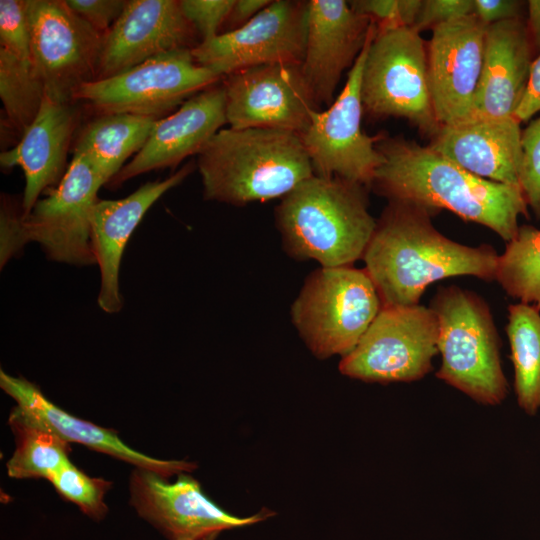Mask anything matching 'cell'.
Wrapping results in <instances>:
<instances>
[{
    "label": "cell",
    "instance_id": "6da1fadb",
    "mask_svg": "<svg viewBox=\"0 0 540 540\" xmlns=\"http://www.w3.org/2000/svg\"><path fill=\"white\" fill-rule=\"evenodd\" d=\"M431 214L415 204L390 201L377 220L362 259L382 306L419 304L429 285L446 278L495 280L496 250L449 239L433 226Z\"/></svg>",
    "mask_w": 540,
    "mask_h": 540
},
{
    "label": "cell",
    "instance_id": "7a4b0ae2",
    "mask_svg": "<svg viewBox=\"0 0 540 540\" xmlns=\"http://www.w3.org/2000/svg\"><path fill=\"white\" fill-rule=\"evenodd\" d=\"M384 161L373 182L389 201L423 207L432 213L447 209L481 224L509 242L517 234L528 205L519 186L481 178L437 153L404 139L377 143Z\"/></svg>",
    "mask_w": 540,
    "mask_h": 540
},
{
    "label": "cell",
    "instance_id": "3957f363",
    "mask_svg": "<svg viewBox=\"0 0 540 540\" xmlns=\"http://www.w3.org/2000/svg\"><path fill=\"white\" fill-rule=\"evenodd\" d=\"M203 196L235 206L284 197L314 175L300 135L279 129H220L197 155Z\"/></svg>",
    "mask_w": 540,
    "mask_h": 540
},
{
    "label": "cell",
    "instance_id": "277c9868",
    "mask_svg": "<svg viewBox=\"0 0 540 540\" xmlns=\"http://www.w3.org/2000/svg\"><path fill=\"white\" fill-rule=\"evenodd\" d=\"M275 220L287 254L321 267L351 266L363 258L377 224L364 186L315 174L282 198Z\"/></svg>",
    "mask_w": 540,
    "mask_h": 540
},
{
    "label": "cell",
    "instance_id": "5b68a950",
    "mask_svg": "<svg viewBox=\"0 0 540 540\" xmlns=\"http://www.w3.org/2000/svg\"><path fill=\"white\" fill-rule=\"evenodd\" d=\"M439 326L441 367L436 376L484 405H498L508 394L500 360V339L490 308L473 291L438 288L430 306Z\"/></svg>",
    "mask_w": 540,
    "mask_h": 540
},
{
    "label": "cell",
    "instance_id": "8992f818",
    "mask_svg": "<svg viewBox=\"0 0 540 540\" xmlns=\"http://www.w3.org/2000/svg\"><path fill=\"white\" fill-rule=\"evenodd\" d=\"M381 308L380 296L365 269L321 267L306 278L292 304L291 319L315 357H344Z\"/></svg>",
    "mask_w": 540,
    "mask_h": 540
},
{
    "label": "cell",
    "instance_id": "52a82bcc",
    "mask_svg": "<svg viewBox=\"0 0 540 540\" xmlns=\"http://www.w3.org/2000/svg\"><path fill=\"white\" fill-rule=\"evenodd\" d=\"M361 97L363 109L373 116L405 118L432 136L439 131L420 32L408 26L376 27L364 63Z\"/></svg>",
    "mask_w": 540,
    "mask_h": 540
},
{
    "label": "cell",
    "instance_id": "ba28073f",
    "mask_svg": "<svg viewBox=\"0 0 540 540\" xmlns=\"http://www.w3.org/2000/svg\"><path fill=\"white\" fill-rule=\"evenodd\" d=\"M439 326L430 307L382 306L356 347L339 363L341 374L371 383L425 377L438 353Z\"/></svg>",
    "mask_w": 540,
    "mask_h": 540
},
{
    "label": "cell",
    "instance_id": "9c48e42d",
    "mask_svg": "<svg viewBox=\"0 0 540 540\" xmlns=\"http://www.w3.org/2000/svg\"><path fill=\"white\" fill-rule=\"evenodd\" d=\"M222 77L199 65L191 48L154 56L126 71L83 85L75 101L99 114L129 113L162 118Z\"/></svg>",
    "mask_w": 540,
    "mask_h": 540
},
{
    "label": "cell",
    "instance_id": "30bf717a",
    "mask_svg": "<svg viewBox=\"0 0 540 540\" xmlns=\"http://www.w3.org/2000/svg\"><path fill=\"white\" fill-rule=\"evenodd\" d=\"M25 17L45 97L76 103L79 89L97 78L103 35L65 0H25Z\"/></svg>",
    "mask_w": 540,
    "mask_h": 540
},
{
    "label": "cell",
    "instance_id": "8fae6325",
    "mask_svg": "<svg viewBox=\"0 0 540 540\" xmlns=\"http://www.w3.org/2000/svg\"><path fill=\"white\" fill-rule=\"evenodd\" d=\"M375 32L373 22L341 93L326 110L311 113L310 124L300 136L315 175L338 177L362 186L371 185L384 161L377 148L378 138L368 136L361 128L364 110L362 74Z\"/></svg>",
    "mask_w": 540,
    "mask_h": 540
},
{
    "label": "cell",
    "instance_id": "7c38bea8",
    "mask_svg": "<svg viewBox=\"0 0 540 540\" xmlns=\"http://www.w3.org/2000/svg\"><path fill=\"white\" fill-rule=\"evenodd\" d=\"M105 185L90 161L73 154L68 169L47 196L23 214L25 242L40 244L47 258L77 266L96 264L91 244L92 213Z\"/></svg>",
    "mask_w": 540,
    "mask_h": 540
},
{
    "label": "cell",
    "instance_id": "4fadbf2b",
    "mask_svg": "<svg viewBox=\"0 0 540 540\" xmlns=\"http://www.w3.org/2000/svg\"><path fill=\"white\" fill-rule=\"evenodd\" d=\"M307 21L308 1H271L244 25L198 43L192 54L221 77L260 65H301Z\"/></svg>",
    "mask_w": 540,
    "mask_h": 540
},
{
    "label": "cell",
    "instance_id": "5bb4252c",
    "mask_svg": "<svg viewBox=\"0 0 540 540\" xmlns=\"http://www.w3.org/2000/svg\"><path fill=\"white\" fill-rule=\"evenodd\" d=\"M130 504L167 540H204L274 515L263 509L250 516H235L210 500L188 473L170 482L154 471L137 467L130 477Z\"/></svg>",
    "mask_w": 540,
    "mask_h": 540
},
{
    "label": "cell",
    "instance_id": "9a60e30c",
    "mask_svg": "<svg viewBox=\"0 0 540 540\" xmlns=\"http://www.w3.org/2000/svg\"><path fill=\"white\" fill-rule=\"evenodd\" d=\"M227 124L233 129L270 128L302 135L320 108L301 65L267 64L225 76Z\"/></svg>",
    "mask_w": 540,
    "mask_h": 540
},
{
    "label": "cell",
    "instance_id": "2e32d148",
    "mask_svg": "<svg viewBox=\"0 0 540 540\" xmlns=\"http://www.w3.org/2000/svg\"><path fill=\"white\" fill-rule=\"evenodd\" d=\"M485 30L474 14L432 29L427 51L428 79L440 127L471 117L482 69Z\"/></svg>",
    "mask_w": 540,
    "mask_h": 540
},
{
    "label": "cell",
    "instance_id": "e0dca14e",
    "mask_svg": "<svg viewBox=\"0 0 540 540\" xmlns=\"http://www.w3.org/2000/svg\"><path fill=\"white\" fill-rule=\"evenodd\" d=\"M195 29L176 0H127L103 35L97 78L105 79L177 49L194 48Z\"/></svg>",
    "mask_w": 540,
    "mask_h": 540
},
{
    "label": "cell",
    "instance_id": "ac0fdd59",
    "mask_svg": "<svg viewBox=\"0 0 540 540\" xmlns=\"http://www.w3.org/2000/svg\"><path fill=\"white\" fill-rule=\"evenodd\" d=\"M372 21L344 0L308 1L303 76L316 104L330 106L345 69L362 51Z\"/></svg>",
    "mask_w": 540,
    "mask_h": 540
},
{
    "label": "cell",
    "instance_id": "d6986e66",
    "mask_svg": "<svg viewBox=\"0 0 540 540\" xmlns=\"http://www.w3.org/2000/svg\"><path fill=\"white\" fill-rule=\"evenodd\" d=\"M227 123L222 86H211L186 100L175 112L154 123L142 149L109 182L116 188L138 175L175 168L185 158L198 155Z\"/></svg>",
    "mask_w": 540,
    "mask_h": 540
},
{
    "label": "cell",
    "instance_id": "ffe728a7",
    "mask_svg": "<svg viewBox=\"0 0 540 540\" xmlns=\"http://www.w3.org/2000/svg\"><path fill=\"white\" fill-rule=\"evenodd\" d=\"M188 163L163 180L147 182L132 194L117 200H98L91 220V244L100 270L97 303L104 312L121 310L119 271L126 244L149 208L168 190L179 185L192 171Z\"/></svg>",
    "mask_w": 540,
    "mask_h": 540
},
{
    "label": "cell",
    "instance_id": "44dd1931",
    "mask_svg": "<svg viewBox=\"0 0 540 540\" xmlns=\"http://www.w3.org/2000/svg\"><path fill=\"white\" fill-rule=\"evenodd\" d=\"M76 103L61 104L45 97L19 142L1 153L3 168L19 166L24 172V215L44 191L60 183L68 169L67 154L80 118Z\"/></svg>",
    "mask_w": 540,
    "mask_h": 540
},
{
    "label": "cell",
    "instance_id": "7402d4cb",
    "mask_svg": "<svg viewBox=\"0 0 540 540\" xmlns=\"http://www.w3.org/2000/svg\"><path fill=\"white\" fill-rule=\"evenodd\" d=\"M429 147L476 176L519 186L522 131L515 116L441 126Z\"/></svg>",
    "mask_w": 540,
    "mask_h": 540
},
{
    "label": "cell",
    "instance_id": "603a6c76",
    "mask_svg": "<svg viewBox=\"0 0 540 540\" xmlns=\"http://www.w3.org/2000/svg\"><path fill=\"white\" fill-rule=\"evenodd\" d=\"M532 51L526 24L520 18L486 26L470 119L515 116L528 85Z\"/></svg>",
    "mask_w": 540,
    "mask_h": 540
},
{
    "label": "cell",
    "instance_id": "cb8c5ba5",
    "mask_svg": "<svg viewBox=\"0 0 540 540\" xmlns=\"http://www.w3.org/2000/svg\"><path fill=\"white\" fill-rule=\"evenodd\" d=\"M0 387L15 400L17 406L31 413L69 443L82 444L137 468L154 471L167 479L181 473H190L197 468L194 462L161 460L134 450L122 442L113 430L80 419L56 406L37 385L21 376H11L1 369Z\"/></svg>",
    "mask_w": 540,
    "mask_h": 540
},
{
    "label": "cell",
    "instance_id": "d4e9b609",
    "mask_svg": "<svg viewBox=\"0 0 540 540\" xmlns=\"http://www.w3.org/2000/svg\"><path fill=\"white\" fill-rule=\"evenodd\" d=\"M0 97L9 126L21 138L45 98L31 50L25 0L0 1Z\"/></svg>",
    "mask_w": 540,
    "mask_h": 540
},
{
    "label": "cell",
    "instance_id": "484cf974",
    "mask_svg": "<svg viewBox=\"0 0 540 540\" xmlns=\"http://www.w3.org/2000/svg\"><path fill=\"white\" fill-rule=\"evenodd\" d=\"M156 120L129 113L100 114L79 133L73 154L86 157L107 184L142 149Z\"/></svg>",
    "mask_w": 540,
    "mask_h": 540
},
{
    "label": "cell",
    "instance_id": "4316f807",
    "mask_svg": "<svg viewBox=\"0 0 540 540\" xmlns=\"http://www.w3.org/2000/svg\"><path fill=\"white\" fill-rule=\"evenodd\" d=\"M16 448L6 464L14 479L50 480L69 460V442L51 431L35 416L15 406L8 419Z\"/></svg>",
    "mask_w": 540,
    "mask_h": 540
},
{
    "label": "cell",
    "instance_id": "83f0119b",
    "mask_svg": "<svg viewBox=\"0 0 540 540\" xmlns=\"http://www.w3.org/2000/svg\"><path fill=\"white\" fill-rule=\"evenodd\" d=\"M506 333L517 404L534 416L540 410V310L522 302L510 304Z\"/></svg>",
    "mask_w": 540,
    "mask_h": 540
},
{
    "label": "cell",
    "instance_id": "f1b7e54d",
    "mask_svg": "<svg viewBox=\"0 0 540 540\" xmlns=\"http://www.w3.org/2000/svg\"><path fill=\"white\" fill-rule=\"evenodd\" d=\"M495 280L509 296L540 310V229L519 227L499 255Z\"/></svg>",
    "mask_w": 540,
    "mask_h": 540
},
{
    "label": "cell",
    "instance_id": "f546056e",
    "mask_svg": "<svg viewBox=\"0 0 540 540\" xmlns=\"http://www.w3.org/2000/svg\"><path fill=\"white\" fill-rule=\"evenodd\" d=\"M49 481L62 497L91 519L100 521L106 516L108 507L104 497L110 489V481L88 476L71 461L61 466Z\"/></svg>",
    "mask_w": 540,
    "mask_h": 540
},
{
    "label": "cell",
    "instance_id": "4dcf8cb0",
    "mask_svg": "<svg viewBox=\"0 0 540 540\" xmlns=\"http://www.w3.org/2000/svg\"><path fill=\"white\" fill-rule=\"evenodd\" d=\"M519 186L528 207L540 218V116L522 131Z\"/></svg>",
    "mask_w": 540,
    "mask_h": 540
},
{
    "label": "cell",
    "instance_id": "1f68e13d",
    "mask_svg": "<svg viewBox=\"0 0 540 540\" xmlns=\"http://www.w3.org/2000/svg\"><path fill=\"white\" fill-rule=\"evenodd\" d=\"M349 4L373 21L377 28L413 27L422 0H358Z\"/></svg>",
    "mask_w": 540,
    "mask_h": 540
},
{
    "label": "cell",
    "instance_id": "d6a6232c",
    "mask_svg": "<svg viewBox=\"0 0 540 540\" xmlns=\"http://www.w3.org/2000/svg\"><path fill=\"white\" fill-rule=\"evenodd\" d=\"M236 0H181L180 7L186 20L198 32L202 41L218 35V29L226 21Z\"/></svg>",
    "mask_w": 540,
    "mask_h": 540
},
{
    "label": "cell",
    "instance_id": "836d02e7",
    "mask_svg": "<svg viewBox=\"0 0 540 540\" xmlns=\"http://www.w3.org/2000/svg\"><path fill=\"white\" fill-rule=\"evenodd\" d=\"M473 0H424L413 28L418 32L473 14Z\"/></svg>",
    "mask_w": 540,
    "mask_h": 540
},
{
    "label": "cell",
    "instance_id": "e575fe53",
    "mask_svg": "<svg viewBox=\"0 0 540 540\" xmlns=\"http://www.w3.org/2000/svg\"><path fill=\"white\" fill-rule=\"evenodd\" d=\"M77 15L104 35L123 12L127 0H65Z\"/></svg>",
    "mask_w": 540,
    "mask_h": 540
},
{
    "label": "cell",
    "instance_id": "d590c367",
    "mask_svg": "<svg viewBox=\"0 0 540 540\" xmlns=\"http://www.w3.org/2000/svg\"><path fill=\"white\" fill-rule=\"evenodd\" d=\"M23 210L2 197L0 212L1 268L15 256L26 244L22 226Z\"/></svg>",
    "mask_w": 540,
    "mask_h": 540
},
{
    "label": "cell",
    "instance_id": "8d00e7d4",
    "mask_svg": "<svg viewBox=\"0 0 540 540\" xmlns=\"http://www.w3.org/2000/svg\"><path fill=\"white\" fill-rule=\"evenodd\" d=\"M473 14L485 26L519 18L521 2L515 0H473Z\"/></svg>",
    "mask_w": 540,
    "mask_h": 540
},
{
    "label": "cell",
    "instance_id": "74e56055",
    "mask_svg": "<svg viewBox=\"0 0 540 540\" xmlns=\"http://www.w3.org/2000/svg\"><path fill=\"white\" fill-rule=\"evenodd\" d=\"M537 113H540V54L532 62L528 85L515 117L522 122Z\"/></svg>",
    "mask_w": 540,
    "mask_h": 540
},
{
    "label": "cell",
    "instance_id": "f35d334b",
    "mask_svg": "<svg viewBox=\"0 0 540 540\" xmlns=\"http://www.w3.org/2000/svg\"><path fill=\"white\" fill-rule=\"evenodd\" d=\"M271 1L268 0H237L233 6L229 20H231L233 29H236L252 18H254L260 11L268 6Z\"/></svg>",
    "mask_w": 540,
    "mask_h": 540
},
{
    "label": "cell",
    "instance_id": "ab89813d",
    "mask_svg": "<svg viewBox=\"0 0 540 540\" xmlns=\"http://www.w3.org/2000/svg\"><path fill=\"white\" fill-rule=\"evenodd\" d=\"M528 19L526 23L532 50L540 54V0L527 2Z\"/></svg>",
    "mask_w": 540,
    "mask_h": 540
},
{
    "label": "cell",
    "instance_id": "60d3db41",
    "mask_svg": "<svg viewBox=\"0 0 540 540\" xmlns=\"http://www.w3.org/2000/svg\"><path fill=\"white\" fill-rule=\"evenodd\" d=\"M218 535H213V536H210L204 540H215L217 538Z\"/></svg>",
    "mask_w": 540,
    "mask_h": 540
}]
</instances>
